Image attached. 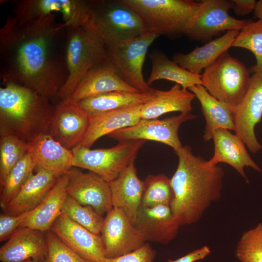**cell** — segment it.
Wrapping results in <instances>:
<instances>
[{
	"label": "cell",
	"mask_w": 262,
	"mask_h": 262,
	"mask_svg": "<svg viewBox=\"0 0 262 262\" xmlns=\"http://www.w3.org/2000/svg\"><path fill=\"white\" fill-rule=\"evenodd\" d=\"M35 167V163L29 152L12 168L0 186V206L3 211L32 176Z\"/></svg>",
	"instance_id": "1f68e13d"
},
{
	"label": "cell",
	"mask_w": 262,
	"mask_h": 262,
	"mask_svg": "<svg viewBox=\"0 0 262 262\" xmlns=\"http://www.w3.org/2000/svg\"><path fill=\"white\" fill-rule=\"evenodd\" d=\"M185 35L195 41H206L220 33L241 31L248 20L238 19L230 16L232 0H203Z\"/></svg>",
	"instance_id": "8fae6325"
},
{
	"label": "cell",
	"mask_w": 262,
	"mask_h": 262,
	"mask_svg": "<svg viewBox=\"0 0 262 262\" xmlns=\"http://www.w3.org/2000/svg\"><path fill=\"white\" fill-rule=\"evenodd\" d=\"M254 14L258 19L262 20V0L257 1Z\"/></svg>",
	"instance_id": "7bdbcfd3"
},
{
	"label": "cell",
	"mask_w": 262,
	"mask_h": 262,
	"mask_svg": "<svg viewBox=\"0 0 262 262\" xmlns=\"http://www.w3.org/2000/svg\"><path fill=\"white\" fill-rule=\"evenodd\" d=\"M141 18L147 31L174 38L185 35L200 1L191 0H121Z\"/></svg>",
	"instance_id": "5b68a950"
},
{
	"label": "cell",
	"mask_w": 262,
	"mask_h": 262,
	"mask_svg": "<svg viewBox=\"0 0 262 262\" xmlns=\"http://www.w3.org/2000/svg\"><path fill=\"white\" fill-rule=\"evenodd\" d=\"M29 153L28 144L13 135L0 137V186L12 168Z\"/></svg>",
	"instance_id": "836d02e7"
},
{
	"label": "cell",
	"mask_w": 262,
	"mask_h": 262,
	"mask_svg": "<svg viewBox=\"0 0 262 262\" xmlns=\"http://www.w3.org/2000/svg\"><path fill=\"white\" fill-rule=\"evenodd\" d=\"M24 262H40L34 261H33V260L30 259V260H28L27 261H26Z\"/></svg>",
	"instance_id": "ee69618b"
},
{
	"label": "cell",
	"mask_w": 262,
	"mask_h": 262,
	"mask_svg": "<svg viewBox=\"0 0 262 262\" xmlns=\"http://www.w3.org/2000/svg\"><path fill=\"white\" fill-rule=\"evenodd\" d=\"M143 104H138L102 113L89 115L86 134L80 145L87 148L99 138L117 130L136 124L141 119Z\"/></svg>",
	"instance_id": "603a6c76"
},
{
	"label": "cell",
	"mask_w": 262,
	"mask_h": 262,
	"mask_svg": "<svg viewBox=\"0 0 262 262\" xmlns=\"http://www.w3.org/2000/svg\"><path fill=\"white\" fill-rule=\"evenodd\" d=\"M160 35L146 32L121 43L107 48L109 58L121 78L128 84L143 93L154 92L147 83L143 68L148 49Z\"/></svg>",
	"instance_id": "9c48e42d"
},
{
	"label": "cell",
	"mask_w": 262,
	"mask_h": 262,
	"mask_svg": "<svg viewBox=\"0 0 262 262\" xmlns=\"http://www.w3.org/2000/svg\"><path fill=\"white\" fill-rule=\"evenodd\" d=\"M13 3L14 16L21 21L60 14L66 28L84 25L89 21L88 0H20Z\"/></svg>",
	"instance_id": "7c38bea8"
},
{
	"label": "cell",
	"mask_w": 262,
	"mask_h": 262,
	"mask_svg": "<svg viewBox=\"0 0 262 262\" xmlns=\"http://www.w3.org/2000/svg\"><path fill=\"white\" fill-rule=\"evenodd\" d=\"M46 232L28 228L16 230L0 248L1 262H44L48 254Z\"/></svg>",
	"instance_id": "d6986e66"
},
{
	"label": "cell",
	"mask_w": 262,
	"mask_h": 262,
	"mask_svg": "<svg viewBox=\"0 0 262 262\" xmlns=\"http://www.w3.org/2000/svg\"><path fill=\"white\" fill-rule=\"evenodd\" d=\"M155 91L151 93L111 91L85 98L77 103L88 115H92L143 104L153 98Z\"/></svg>",
	"instance_id": "f546056e"
},
{
	"label": "cell",
	"mask_w": 262,
	"mask_h": 262,
	"mask_svg": "<svg viewBox=\"0 0 262 262\" xmlns=\"http://www.w3.org/2000/svg\"><path fill=\"white\" fill-rule=\"evenodd\" d=\"M135 162L109 182L113 208L122 211L134 225L141 206L144 183L137 176Z\"/></svg>",
	"instance_id": "7402d4cb"
},
{
	"label": "cell",
	"mask_w": 262,
	"mask_h": 262,
	"mask_svg": "<svg viewBox=\"0 0 262 262\" xmlns=\"http://www.w3.org/2000/svg\"><path fill=\"white\" fill-rule=\"evenodd\" d=\"M239 33V31L237 30L228 31L220 37L201 47L196 48L188 53L175 54L173 60L187 71L201 75L203 70L228 51Z\"/></svg>",
	"instance_id": "4316f807"
},
{
	"label": "cell",
	"mask_w": 262,
	"mask_h": 262,
	"mask_svg": "<svg viewBox=\"0 0 262 262\" xmlns=\"http://www.w3.org/2000/svg\"><path fill=\"white\" fill-rule=\"evenodd\" d=\"M28 144L29 152L38 169L61 176L73 167L72 150L63 147L49 133L40 135Z\"/></svg>",
	"instance_id": "cb8c5ba5"
},
{
	"label": "cell",
	"mask_w": 262,
	"mask_h": 262,
	"mask_svg": "<svg viewBox=\"0 0 262 262\" xmlns=\"http://www.w3.org/2000/svg\"><path fill=\"white\" fill-rule=\"evenodd\" d=\"M34 210L16 215L5 213L0 214V241L8 239L33 214Z\"/></svg>",
	"instance_id": "f35d334b"
},
{
	"label": "cell",
	"mask_w": 262,
	"mask_h": 262,
	"mask_svg": "<svg viewBox=\"0 0 262 262\" xmlns=\"http://www.w3.org/2000/svg\"><path fill=\"white\" fill-rule=\"evenodd\" d=\"M199 100L206 124L203 138L205 142L213 140L219 129L235 130L234 107L222 102L210 95L201 84L188 89Z\"/></svg>",
	"instance_id": "484cf974"
},
{
	"label": "cell",
	"mask_w": 262,
	"mask_h": 262,
	"mask_svg": "<svg viewBox=\"0 0 262 262\" xmlns=\"http://www.w3.org/2000/svg\"><path fill=\"white\" fill-rule=\"evenodd\" d=\"M115 91L139 92L121 78L109 59L88 71L67 99L77 103L94 95Z\"/></svg>",
	"instance_id": "ac0fdd59"
},
{
	"label": "cell",
	"mask_w": 262,
	"mask_h": 262,
	"mask_svg": "<svg viewBox=\"0 0 262 262\" xmlns=\"http://www.w3.org/2000/svg\"><path fill=\"white\" fill-rule=\"evenodd\" d=\"M89 21L106 48L147 32L140 16L121 0H90Z\"/></svg>",
	"instance_id": "8992f818"
},
{
	"label": "cell",
	"mask_w": 262,
	"mask_h": 262,
	"mask_svg": "<svg viewBox=\"0 0 262 262\" xmlns=\"http://www.w3.org/2000/svg\"><path fill=\"white\" fill-rule=\"evenodd\" d=\"M179 161L170 179L173 198L170 207L181 226L198 222L205 211L221 197L225 173L218 165L209 164L185 145L175 152Z\"/></svg>",
	"instance_id": "7a4b0ae2"
},
{
	"label": "cell",
	"mask_w": 262,
	"mask_h": 262,
	"mask_svg": "<svg viewBox=\"0 0 262 262\" xmlns=\"http://www.w3.org/2000/svg\"><path fill=\"white\" fill-rule=\"evenodd\" d=\"M156 252L150 245L145 243L138 249L113 258H106L103 262H154Z\"/></svg>",
	"instance_id": "ab89813d"
},
{
	"label": "cell",
	"mask_w": 262,
	"mask_h": 262,
	"mask_svg": "<svg viewBox=\"0 0 262 262\" xmlns=\"http://www.w3.org/2000/svg\"><path fill=\"white\" fill-rule=\"evenodd\" d=\"M55 17L24 21L11 16L0 30V76L51 101L58 98L68 77L61 41L66 28Z\"/></svg>",
	"instance_id": "6da1fadb"
},
{
	"label": "cell",
	"mask_w": 262,
	"mask_h": 262,
	"mask_svg": "<svg viewBox=\"0 0 262 262\" xmlns=\"http://www.w3.org/2000/svg\"><path fill=\"white\" fill-rule=\"evenodd\" d=\"M68 180L66 173L61 175L43 200L20 228H28L44 232L49 231L62 213V208L68 195Z\"/></svg>",
	"instance_id": "83f0119b"
},
{
	"label": "cell",
	"mask_w": 262,
	"mask_h": 262,
	"mask_svg": "<svg viewBox=\"0 0 262 262\" xmlns=\"http://www.w3.org/2000/svg\"><path fill=\"white\" fill-rule=\"evenodd\" d=\"M66 173L69 196L91 207L102 216L113 208L109 182L94 172H84L73 167Z\"/></svg>",
	"instance_id": "9a60e30c"
},
{
	"label": "cell",
	"mask_w": 262,
	"mask_h": 262,
	"mask_svg": "<svg viewBox=\"0 0 262 262\" xmlns=\"http://www.w3.org/2000/svg\"><path fill=\"white\" fill-rule=\"evenodd\" d=\"M232 9L235 15L243 16L254 12L257 1L255 0H232Z\"/></svg>",
	"instance_id": "b9f144b4"
},
{
	"label": "cell",
	"mask_w": 262,
	"mask_h": 262,
	"mask_svg": "<svg viewBox=\"0 0 262 262\" xmlns=\"http://www.w3.org/2000/svg\"><path fill=\"white\" fill-rule=\"evenodd\" d=\"M50 230L73 250L91 262H103L106 258L100 235L92 233L62 213Z\"/></svg>",
	"instance_id": "e0dca14e"
},
{
	"label": "cell",
	"mask_w": 262,
	"mask_h": 262,
	"mask_svg": "<svg viewBox=\"0 0 262 262\" xmlns=\"http://www.w3.org/2000/svg\"><path fill=\"white\" fill-rule=\"evenodd\" d=\"M234 254L240 262H262V223L243 233Z\"/></svg>",
	"instance_id": "8d00e7d4"
},
{
	"label": "cell",
	"mask_w": 262,
	"mask_h": 262,
	"mask_svg": "<svg viewBox=\"0 0 262 262\" xmlns=\"http://www.w3.org/2000/svg\"><path fill=\"white\" fill-rule=\"evenodd\" d=\"M211 252V250L209 246H203L178 259H168L167 262H195L205 259Z\"/></svg>",
	"instance_id": "60d3db41"
},
{
	"label": "cell",
	"mask_w": 262,
	"mask_h": 262,
	"mask_svg": "<svg viewBox=\"0 0 262 262\" xmlns=\"http://www.w3.org/2000/svg\"><path fill=\"white\" fill-rule=\"evenodd\" d=\"M197 117L191 112H183L162 119L141 118L135 125L115 131L108 136L118 142L155 141L171 147L176 152L183 146L179 137L180 127L183 123Z\"/></svg>",
	"instance_id": "30bf717a"
},
{
	"label": "cell",
	"mask_w": 262,
	"mask_h": 262,
	"mask_svg": "<svg viewBox=\"0 0 262 262\" xmlns=\"http://www.w3.org/2000/svg\"><path fill=\"white\" fill-rule=\"evenodd\" d=\"M262 118V71H260L253 73L246 93L234 107V132L253 153L262 148L255 132V127Z\"/></svg>",
	"instance_id": "4fadbf2b"
},
{
	"label": "cell",
	"mask_w": 262,
	"mask_h": 262,
	"mask_svg": "<svg viewBox=\"0 0 262 262\" xmlns=\"http://www.w3.org/2000/svg\"><path fill=\"white\" fill-rule=\"evenodd\" d=\"M89 123V115L68 99L61 100L55 106L49 134L69 150L82 142Z\"/></svg>",
	"instance_id": "2e32d148"
},
{
	"label": "cell",
	"mask_w": 262,
	"mask_h": 262,
	"mask_svg": "<svg viewBox=\"0 0 262 262\" xmlns=\"http://www.w3.org/2000/svg\"><path fill=\"white\" fill-rule=\"evenodd\" d=\"M195 98L192 92L178 84L167 91L156 89L153 98L143 104L141 118L155 119L172 112H191Z\"/></svg>",
	"instance_id": "f1b7e54d"
},
{
	"label": "cell",
	"mask_w": 262,
	"mask_h": 262,
	"mask_svg": "<svg viewBox=\"0 0 262 262\" xmlns=\"http://www.w3.org/2000/svg\"><path fill=\"white\" fill-rule=\"evenodd\" d=\"M107 258L117 257L143 246V235L121 210L113 208L104 218L100 234Z\"/></svg>",
	"instance_id": "5bb4252c"
},
{
	"label": "cell",
	"mask_w": 262,
	"mask_h": 262,
	"mask_svg": "<svg viewBox=\"0 0 262 262\" xmlns=\"http://www.w3.org/2000/svg\"><path fill=\"white\" fill-rule=\"evenodd\" d=\"M152 69L147 80L150 86L156 81L166 80L176 82L182 88L188 89L194 85L201 84V75L192 73L170 60L164 53L153 52L149 55Z\"/></svg>",
	"instance_id": "4dcf8cb0"
},
{
	"label": "cell",
	"mask_w": 262,
	"mask_h": 262,
	"mask_svg": "<svg viewBox=\"0 0 262 262\" xmlns=\"http://www.w3.org/2000/svg\"><path fill=\"white\" fill-rule=\"evenodd\" d=\"M60 176L49 171L38 169L10 201L4 212L16 215L34 209L43 200Z\"/></svg>",
	"instance_id": "d4e9b609"
},
{
	"label": "cell",
	"mask_w": 262,
	"mask_h": 262,
	"mask_svg": "<svg viewBox=\"0 0 262 262\" xmlns=\"http://www.w3.org/2000/svg\"><path fill=\"white\" fill-rule=\"evenodd\" d=\"M146 140L119 142L109 148L91 149L79 145L72 149V166L88 170L110 182L135 160Z\"/></svg>",
	"instance_id": "ba28073f"
},
{
	"label": "cell",
	"mask_w": 262,
	"mask_h": 262,
	"mask_svg": "<svg viewBox=\"0 0 262 262\" xmlns=\"http://www.w3.org/2000/svg\"><path fill=\"white\" fill-rule=\"evenodd\" d=\"M62 212L92 233L100 235L104 218L91 207L82 205L67 195Z\"/></svg>",
	"instance_id": "d590c367"
},
{
	"label": "cell",
	"mask_w": 262,
	"mask_h": 262,
	"mask_svg": "<svg viewBox=\"0 0 262 262\" xmlns=\"http://www.w3.org/2000/svg\"><path fill=\"white\" fill-rule=\"evenodd\" d=\"M201 85L219 101L236 106L246 93L251 81L250 71L228 51L204 69Z\"/></svg>",
	"instance_id": "52a82bcc"
},
{
	"label": "cell",
	"mask_w": 262,
	"mask_h": 262,
	"mask_svg": "<svg viewBox=\"0 0 262 262\" xmlns=\"http://www.w3.org/2000/svg\"><path fill=\"white\" fill-rule=\"evenodd\" d=\"M231 47L241 48L250 51L256 64L251 68L252 73L262 71V20H248L239 31Z\"/></svg>",
	"instance_id": "e575fe53"
},
{
	"label": "cell",
	"mask_w": 262,
	"mask_h": 262,
	"mask_svg": "<svg viewBox=\"0 0 262 262\" xmlns=\"http://www.w3.org/2000/svg\"><path fill=\"white\" fill-rule=\"evenodd\" d=\"M0 88V136L13 135L27 143L49 133L55 109L51 101L11 81Z\"/></svg>",
	"instance_id": "3957f363"
},
{
	"label": "cell",
	"mask_w": 262,
	"mask_h": 262,
	"mask_svg": "<svg viewBox=\"0 0 262 262\" xmlns=\"http://www.w3.org/2000/svg\"><path fill=\"white\" fill-rule=\"evenodd\" d=\"M141 206H170L173 198L170 179L164 174L149 175L143 180Z\"/></svg>",
	"instance_id": "d6a6232c"
},
{
	"label": "cell",
	"mask_w": 262,
	"mask_h": 262,
	"mask_svg": "<svg viewBox=\"0 0 262 262\" xmlns=\"http://www.w3.org/2000/svg\"><path fill=\"white\" fill-rule=\"evenodd\" d=\"M214 154L208 161L209 164L216 165L220 163H225L232 167L246 180H249L245 172V167H251L262 172L261 168L249 154L242 139L230 131L219 129L214 133Z\"/></svg>",
	"instance_id": "44dd1931"
},
{
	"label": "cell",
	"mask_w": 262,
	"mask_h": 262,
	"mask_svg": "<svg viewBox=\"0 0 262 262\" xmlns=\"http://www.w3.org/2000/svg\"><path fill=\"white\" fill-rule=\"evenodd\" d=\"M146 241L166 245L177 236L181 223L170 206H141L134 225Z\"/></svg>",
	"instance_id": "ffe728a7"
},
{
	"label": "cell",
	"mask_w": 262,
	"mask_h": 262,
	"mask_svg": "<svg viewBox=\"0 0 262 262\" xmlns=\"http://www.w3.org/2000/svg\"><path fill=\"white\" fill-rule=\"evenodd\" d=\"M46 233L48 251L44 262H91L73 250L50 230Z\"/></svg>",
	"instance_id": "74e56055"
},
{
	"label": "cell",
	"mask_w": 262,
	"mask_h": 262,
	"mask_svg": "<svg viewBox=\"0 0 262 262\" xmlns=\"http://www.w3.org/2000/svg\"><path fill=\"white\" fill-rule=\"evenodd\" d=\"M65 59L68 77L59 92L60 100L70 97L88 71L109 59L104 43L90 21L66 28Z\"/></svg>",
	"instance_id": "277c9868"
}]
</instances>
